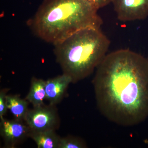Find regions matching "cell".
Returning <instances> with one entry per match:
<instances>
[{
    "mask_svg": "<svg viewBox=\"0 0 148 148\" xmlns=\"http://www.w3.org/2000/svg\"><path fill=\"white\" fill-rule=\"evenodd\" d=\"M98 10L106 6L111 3L112 0H88Z\"/></svg>",
    "mask_w": 148,
    "mask_h": 148,
    "instance_id": "13",
    "label": "cell"
},
{
    "mask_svg": "<svg viewBox=\"0 0 148 148\" xmlns=\"http://www.w3.org/2000/svg\"><path fill=\"white\" fill-rule=\"evenodd\" d=\"M118 19L126 22L148 17V0H112Z\"/></svg>",
    "mask_w": 148,
    "mask_h": 148,
    "instance_id": "5",
    "label": "cell"
},
{
    "mask_svg": "<svg viewBox=\"0 0 148 148\" xmlns=\"http://www.w3.org/2000/svg\"><path fill=\"white\" fill-rule=\"evenodd\" d=\"M45 81L41 79L33 77L29 93L25 99L33 105L34 108L45 105L46 99Z\"/></svg>",
    "mask_w": 148,
    "mask_h": 148,
    "instance_id": "8",
    "label": "cell"
},
{
    "mask_svg": "<svg viewBox=\"0 0 148 148\" xmlns=\"http://www.w3.org/2000/svg\"><path fill=\"white\" fill-rule=\"evenodd\" d=\"M87 148L86 143L80 138L74 136L61 138L58 148Z\"/></svg>",
    "mask_w": 148,
    "mask_h": 148,
    "instance_id": "11",
    "label": "cell"
},
{
    "mask_svg": "<svg viewBox=\"0 0 148 148\" xmlns=\"http://www.w3.org/2000/svg\"><path fill=\"white\" fill-rule=\"evenodd\" d=\"M31 130L24 121L4 119L0 123V134L7 148H13L29 138Z\"/></svg>",
    "mask_w": 148,
    "mask_h": 148,
    "instance_id": "6",
    "label": "cell"
},
{
    "mask_svg": "<svg viewBox=\"0 0 148 148\" xmlns=\"http://www.w3.org/2000/svg\"><path fill=\"white\" fill-rule=\"evenodd\" d=\"M5 99L7 107L13 116L14 119L24 121L29 110V102L25 99H21L17 95H7Z\"/></svg>",
    "mask_w": 148,
    "mask_h": 148,
    "instance_id": "10",
    "label": "cell"
},
{
    "mask_svg": "<svg viewBox=\"0 0 148 148\" xmlns=\"http://www.w3.org/2000/svg\"><path fill=\"white\" fill-rule=\"evenodd\" d=\"M71 78L65 74L45 81L46 99L50 105L56 106L61 102L69 87Z\"/></svg>",
    "mask_w": 148,
    "mask_h": 148,
    "instance_id": "7",
    "label": "cell"
},
{
    "mask_svg": "<svg viewBox=\"0 0 148 148\" xmlns=\"http://www.w3.org/2000/svg\"><path fill=\"white\" fill-rule=\"evenodd\" d=\"M24 121L31 131L55 130L60 126V120L56 106L45 104L28 110Z\"/></svg>",
    "mask_w": 148,
    "mask_h": 148,
    "instance_id": "4",
    "label": "cell"
},
{
    "mask_svg": "<svg viewBox=\"0 0 148 148\" xmlns=\"http://www.w3.org/2000/svg\"><path fill=\"white\" fill-rule=\"evenodd\" d=\"M92 81L97 108L114 123L135 126L148 117V59L128 49L107 54Z\"/></svg>",
    "mask_w": 148,
    "mask_h": 148,
    "instance_id": "1",
    "label": "cell"
},
{
    "mask_svg": "<svg viewBox=\"0 0 148 148\" xmlns=\"http://www.w3.org/2000/svg\"><path fill=\"white\" fill-rule=\"evenodd\" d=\"M110 41L101 28L80 30L53 45L56 62L72 83L90 76L107 55Z\"/></svg>",
    "mask_w": 148,
    "mask_h": 148,
    "instance_id": "3",
    "label": "cell"
},
{
    "mask_svg": "<svg viewBox=\"0 0 148 148\" xmlns=\"http://www.w3.org/2000/svg\"><path fill=\"white\" fill-rule=\"evenodd\" d=\"M98 10L88 0H47L27 24L38 38L54 45L82 29L101 28Z\"/></svg>",
    "mask_w": 148,
    "mask_h": 148,
    "instance_id": "2",
    "label": "cell"
},
{
    "mask_svg": "<svg viewBox=\"0 0 148 148\" xmlns=\"http://www.w3.org/2000/svg\"><path fill=\"white\" fill-rule=\"evenodd\" d=\"M9 91V89L4 88L0 91V118L1 121L3 120L4 116L5 115L8 110L6 104V96Z\"/></svg>",
    "mask_w": 148,
    "mask_h": 148,
    "instance_id": "12",
    "label": "cell"
},
{
    "mask_svg": "<svg viewBox=\"0 0 148 148\" xmlns=\"http://www.w3.org/2000/svg\"><path fill=\"white\" fill-rule=\"evenodd\" d=\"M29 138L34 141L38 148H58L61 138L53 130L31 131Z\"/></svg>",
    "mask_w": 148,
    "mask_h": 148,
    "instance_id": "9",
    "label": "cell"
}]
</instances>
